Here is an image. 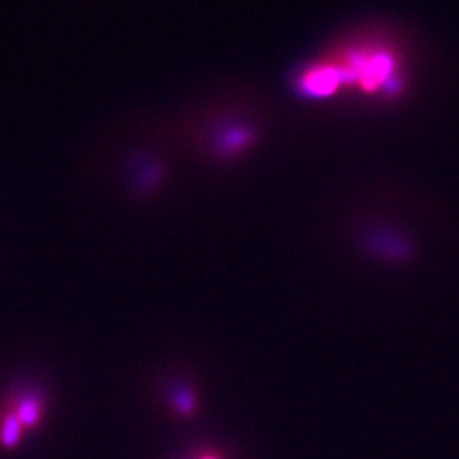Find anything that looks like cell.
<instances>
[{"instance_id": "cell-2", "label": "cell", "mask_w": 459, "mask_h": 459, "mask_svg": "<svg viewBox=\"0 0 459 459\" xmlns=\"http://www.w3.org/2000/svg\"><path fill=\"white\" fill-rule=\"evenodd\" d=\"M26 434L28 430L21 424L16 413L2 403L0 405V447L7 451L16 449L17 446L22 443Z\"/></svg>"}, {"instance_id": "cell-1", "label": "cell", "mask_w": 459, "mask_h": 459, "mask_svg": "<svg viewBox=\"0 0 459 459\" xmlns=\"http://www.w3.org/2000/svg\"><path fill=\"white\" fill-rule=\"evenodd\" d=\"M47 394L36 385H22L4 400V405L16 413L28 432L41 426L47 415Z\"/></svg>"}, {"instance_id": "cell-3", "label": "cell", "mask_w": 459, "mask_h": 459, "mask_svg": "<svg viewBox=\"0 0 459 459\" xmlns=\"http://www.w3.org/2000/svg\"><path fill=\"white\" fill-rule=\"evenodd\" d=\"M172 407L181 415H191L197 409L196 394H193L189 388L178 390L172 394Z\"/></svg>"}, {"instance_id": "cell-4", "label": "cell", "mask_w": 459, "mask_h": 459, "mask_svg": "<svg viewBox=\"0 0 459 459\" xmlns=\"http://www.w3.org/2000/svg\"><path fill=\"white\" fill-rule=\"evenodd\" d=\"M193 459H223L220 455H216L213 451H201L199 455H196Z\"/></svg>"}]
</instances>
